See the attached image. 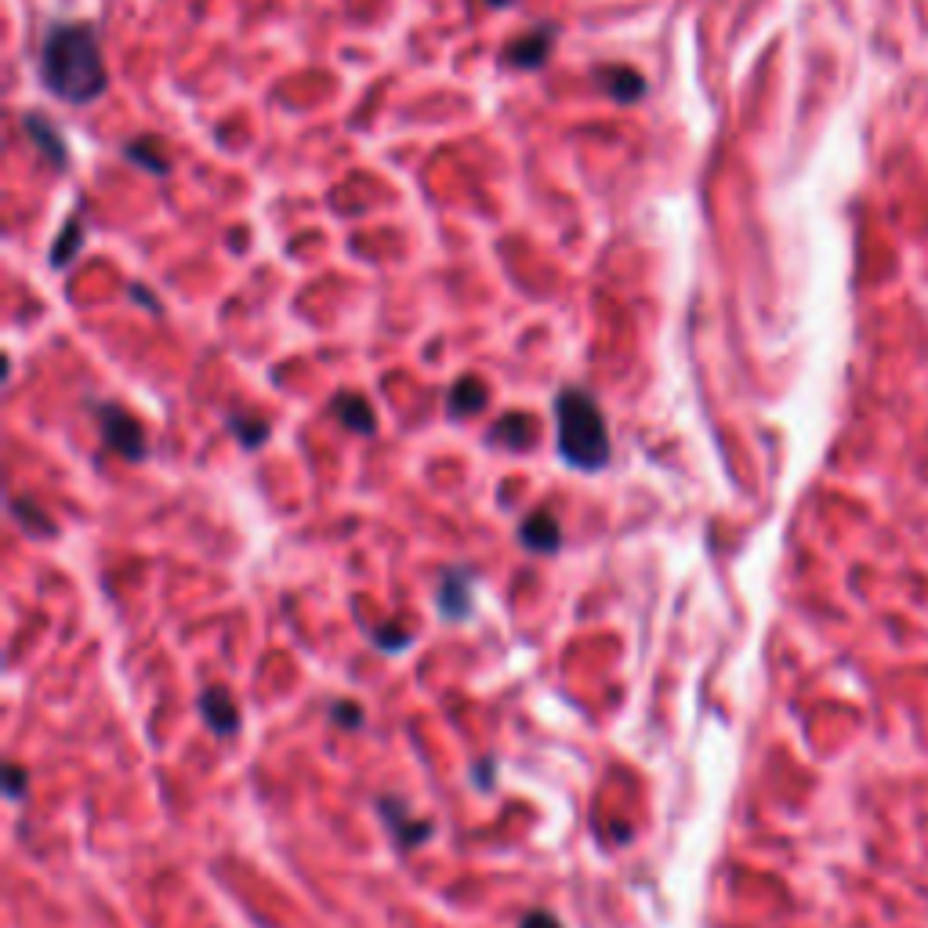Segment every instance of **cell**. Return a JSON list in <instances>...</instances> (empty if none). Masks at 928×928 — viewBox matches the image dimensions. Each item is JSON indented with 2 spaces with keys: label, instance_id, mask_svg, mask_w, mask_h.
Returning <instances> with one entry per match:
<instances>
[{
  "label": "cell",
  "instance_id": "4fadbf2b",
  "mask_svg": "<svg viewBox=\"0 0 928 928\" xmlns=\"http://www.w3.org/2000/svg\"><path fill=\"white\" fill-rule=\"evenodd\" d=\"M334 414H337V421L356 436H373V428H378V421H373V406L364 395H337Z\"/></svg>",
  "mask_w": 928,
  "mask_h": 928
},
{
  "label": "cell",
  "instance_id": "6da1fadb",
  "mask_svg": "<svg viewBox=\"0 0 928 928\" xmlns=\"http://www.w3.org/2000/svg\"><path fill=\"white\" fill-rule=\"evenodd\" d=\"M40 81L70 106H92L106 95L109 76L95 29L84 22H55L40 44Z\"/></svg>",
  "mask_w": 928,
  "mask_h": 928
},
{
  "label": "cell",
  "instance_id": "44dd1931",
  "mask_svg": "<svg viewBox=\"0 0 928 928\" xmlns=\"http://www.w3.org/2000/svg\"><path fill=\"white\" fill-rule=\"evenodd\" d=\"M519 928H562V921L548 911H530L526 918L519 921Z\"/></svg>",
  "mask_w": 928,
  "mask_h": 928
},
{
  "label": "cell",
  "instance_id": "52a82bcc",
  "mask_svg": "<svg viewBox=\"0 0 928 928\" xmlns=\"http://www.w3.org/2000/svg\"><path fill=\"white\" fill-rule=\"evenodd\" d=\"M595 84L603 87L614 102H620V106L639 102L642 95H646V81H642V73L631 70V66H598Z\"/></svg>",
  "mask_w": 928,
  "mask_h": 928
},
{
  "label": "cell",
  "instance_id": "3957f363",
  "mask_svg": "<svg viewBox=\"0 0 928 928\" xmlns=\"http://www.w3.org/2000/svg\"><path fill=\"white\" fill-rule=\"evenodd\" d=\"M95 414H98L102 439H106V447L112 454H120L123 461L145 457V432L128 411H120V406H112V403H95Z\"/></svg>",
  "mask_w": 928,
  "mask_h": 928
},
{
  "label": "cell",
  "instance_id": "30bf717a",
  "mask_svg": "<svg viewBox=\"0 0 928 928\" xmlns=\"http://www.w3.org/2000/svg\"><path fill=\"white\" fill-rule=\"evenodd\" d=\"M519 540H523L530 551H537V556H551V551H559L562 545V526L551 512H534L523 519V526H519Z\"/></svg>",
  "mask_w": 928,
  "mask_h": 928
},
{
  "label": "cell",
  "instance_id": "ffe728a7",
  "mask_svg": "<svg viewBox=\"0 0 928 928\" xmlns=\"http://www.w3.org/2000/svg\"><path fill=\"white\" fill-rule=\"evenodd\" d=\"M4 780H8V784H4V790H8V798H11V801H19L22 795H26L29 773H26V769H22V765H15V762H11V765L4 769Z\"/></svg>",
  "mask_w": 928,
  "mask_h": 928
},
{
  "label": "cell",
  "instance_id": "9a60e30c",
  "mask_svg": "<svg viewBox=\"0 0 928 928\" xmlns=\"http://www.w3.org/2000/svg\"><path fill=\"white\" fill-rule=\"evenodd\" d=\"M123 156H128L131 164L150 167L153 175H167V171H171V164H167V156H164V153H156V142H131V145H123Z\"/></svg>",
  "mask_w": 928,
  "mask_h": 928
},
{
  "label": "cell",
  "instance_id": "5bb4252c",
  "mask_svg": "<svg viewBox=\"0 0 928 928\" xmlns=\"http://www.w3.org/2000/svg\"><path fill=\"white\" fill-rule=\"evenodd\" d=\"M11 515H15L26 530H33L37 537H51L55 534V523L33 501H19V497H11Z\"/></svg>",
  "mask_w": 928,
  "mask_h": 928
},
{
  "label": "cell",
  "instance_id": "5b68a950",
  "mask_svg": "<svg viewBox=\"0 0 928 928\" xmlns=\"http://www.w3.org/2000/svg\"><path fill=\"white\" fill-rule=\"evenodd\" d=\"M475 581H472V570L464 566H450V570L439 573V587H436V606L439 614L447 620H464L472 617V606H475Z\"/></svg>",
  "mask_w": 928,
  "mask_h": 928
},
{
  "label": "cell",
  "instance_id": "7a4b0ae2",
  "mask_svg": "<svg viewBox=\"0 0 928 928\" xmlns=\"http://www.w3.org/2000/svg\"><path fill=\"white\" fill-rule=\"evenodd\" d=\"M556 443L559 457L576 472H603L609 464V428L603 411L584 389H562L556 395Z\"/></svg>",
  "mask_w": 928,
  "mask_h": 928
},
{
  "label": "cell",
  "instance_id": "277c9868",
  "mask_svg": "<svg viewBox=\"0 0 928 928\" xmlns=\"http://www.w3.org/2000/svg\"><path fill=\"white\" fill-rule=\"evenodd\" d=\"M378 812L384 820V828L392 831V837L400 842V848H421L428 837H432V823L428 820H417L411 809H406V801L392 798V795H381L378 801Z\"/></svg>",
  "mask_w": 928,
  "mask_h": 928
},
{
  "label": "cell",
  "instance_id": "e0dca14e",
  "mask_svg": "<svg viewBox=\"0 0 928 928\" xmlns=\"http://www.w3.org/2000/svg\"><path fill=\"white\" fill-rule=\"evenodd\" d=\"M370 639H373V646L384 650V653H400V650L411 646V631L400 628V624H378L370 631Z\"/></svg>",
  "mask_w": 928,
  "mask_h": 928
},
{
  "label": "cell",
  "instance_id": "ac0fdd59",
  "mask_svg": "<svg viewBox=\"0 0 928 928\" xmlns=\"http://www.w3.org/2000/svg\"><path fill=\"white\" fill-rule=\"evenodd\" d=\"M81 222H70L66 225V236L62 240H55V251H51V265H70V258L76 254V247H81Z\"/></svg>",
  "mask_w": 928,
  "mask_h": 928
},
{
  "label": "cell",
  "instance_id": "2e32d148",
  "mask_svg": "<svg viewBox=\"0 0 928 928\" xmlns=\"http://www.w3.org/2000/svg\"><path fill=\"white\" fill-rule=\"evenodd\" d=\"M229 428H233L236 439H240V443H243L247 450H254L258 443H265V439H269V425L262 421V417H243V414H233V417H229Z\"/></svg>",
  "mask_w": 928,
  "mask_h": 928
},
{
  "label": "cell",
  "instance_id": "ba28073f",
  "mask_svg": "<svg viewBox=\"0 0 928 928\" xmlns=\"http://www.w3.org/2000/svg\"><path fill=\"white\" fill-rule=\"evenodd\" d=\"M486 403H490V389H486V381L475 378V373H464V378H457L447 392V414L457 417V421L461 417L483 414Z\"/></svg>",
  "mask_w": 928,
  "mask_h": 928
},
{
  "label": "cell",
  "instance_id": "9c48e42d",
  "mask_svg": "<svg viewBox=\"0 0 928 928\" xmlns=\"http://www.w3.org/2000/svg\"><path fill=\"white\" fill-rule=\"evenodd\" d=\"M486 443L504 447L519 454V450H530L537 443V421L530 414H504L490 432H486Z\"/></svg>",
  "mask_w": 928,
  "mask_h": 928
},
{
  "label": "cell",
  "instance_id": "7c38bea8",
  "mask_svg": "<svg viewBox=\"0 0 928 928\" xmlns=\"http://www.w3.org/2000/svg\"><path fill=\"white\" fill-rule=\"evenodd\" d=\"M22 128H26V134L33 139V145H37V150L48 156L55 167H66V156H70V153H66L62 139L55 134L51 120L44 117V112H26V117H22Z\"/></svg>",
  "mask_w": 928,
  "mask_h": 928
},
{
  "label": "cell",
  "instance_id": "8fae6325",
  "mask_svg": "<svg viewBox=\"0 0 928 928\" xmlns=\"http://www.w3.org/2000/svg\"><path fill=\"white\" fill-rule=\"evenodd\" d=\"M551 37H556V29H548V26L519 37L512 48H508V62L519 66V70H540L551 51Z\"/></svg>",
  "mask_w": 928,
  "mask_h": 928
},
{
  "label": "cell",
  "instance_id": "7402d4cb",
  "mask_svg": "<svg viewBox=\"0 0 928 928\" xmlns=\"http://www.w3.org/2000/svg\"><path fill=\"white\" fill-rule=\"evenodd\" d=\"M490 769H493V762H479V765H475V780H479L483 790L490 787Z\"/></svg>",
  "mask_w": 928,
  "mask_h": 928
},
{
  "label": "cell",
  "instance_id": "d6986e66",
  "mask_svg": "<svg viewBox=\"0 0 928 928\" xmlns=\"http://www.w3.org/2000/svg\"><path fill=\"white\" fill-rule=\"evenodd\" d=\"M331 718L342 729H359L364 726V707H359L356 700H337V704L331 707Z\"/></svg>",
  "mask_w": 928,
  "mask_h": 928
},
{
  "label": "cell",
  "instance_id": "8992f818",
  "mask_svg": "<svg viewBox=\"0 0 928 928\" xmlns=\"http://www.w3.org/2000/svg\"><path fill=\"white\" fill-rule=\"evenodd\" d=\"M200 715L211 726L214 737H233V733L240 729V707H236V700L229 697V689H225V686H207V689H203V693H200Z\"/></svg>",
  "mask_w": 928,
  "mask_h": 928
}]
</instances>
